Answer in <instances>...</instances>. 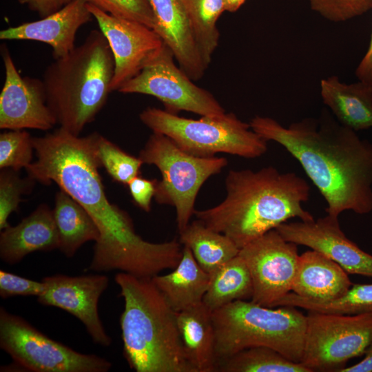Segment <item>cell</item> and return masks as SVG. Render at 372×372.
I'll list each match as a JSON object with an SVG mask.
<instances>
[{"instance_id":"6da1fadb","label":"cell","mask_w":372,"mask_h":372,"mask_svg":"<svg viewBox=\"0 0 372 372\" xmlns=\"http://www.w3.org/2000/svg\"><path fill=\"white\" fill-rule=\"evenodd\" d=\"M98 135L94 132L81 137L60 127L43 136L32 137L37 159L25 168L28 176L45 185L56 183L93 219L99 238L94 246L91 270H118L152 278L174 268L180 258L178 242L143 240L136 233L129 214L109 201L99 172Z\"/></svg>"},{"instance_id":"7a4b0ae2","label":"cell","mask_w":372,"mask_h":372,"mask_svg":"<svg viewBox=\"0 0 372 372\" xmlns=\"http://www.w3.org/2000/svg\"><path fill=\"white\" fill-rule=\"evenodd\" d=\"M251 129L282 145L295 158L325 200L327 214L372 211V143L339 124L318 125L307 119L284 127L276 120L253 118Z\"/></svg>"},{"instance_id":"3957f363","label":"cell","mask_w":372,"mask_h":372,"mask_svg":"<svg viewBox=\"0 0 372 372\" xmlns=\"http://www.w3.org/2000/svg\"><path fill=\"white\" fill-rule=\"evenodd\" d=\"M227 195L218 205L195 210L198 220L228 236L240 249L293 218L314 220L302 203L310 196L307 182L294 172L268 166L258 171L230 170Z\"/></svg>"},{"instance_id":"277c9868","label":"cell","mask_w":372,"mask_h":372,"mask_svg":"<svg viewBox=\"0 0 372 372\" xmlns=\"http://www.w3.org/2000/svg\"><path fill=\"white\" fill-rule=\"evenodd\" d=\"M123 355L136 372H198L185 351L176 312L152 278L119 272Z\"/></svg>"},{"instance_id":"5b68a950","label":"cell","mask_w":372,"mask_h":372,"mask_svg":"<svg viewBox=\"0 0 372 372\" xmlns=\"http://www.w3.org/2000/svg\"><path fill=\"white\" fill-rule=\"evenodd\" d=\"M114 72L110 45L96 30L47 66L42 79L47 104L61 127L79 136L105 105Z\"/></svg>"},{"instance_id":"8992f818","label":"cell","mask_w":372,"mask_h":372,"mask_svg":"<svg viewBox=\"0 0 372 372\" xmlns=\"http://www.w3.org/2000/svg\"><path fill=\"white\" fill-rule=\"evenodd\" d=\"M278 307L236 300L212 311L216 363L255 346L272 348L300 363L307 317L297 307Z\"/></svg>"},{"instance_id":"52a82bcc","label":"cell","mask_w":372,"mask_h":372,"mask_svg":"<svg viewBox=\"0 0 372 372\" xmlns=\"http://www.w3.org/2000/svg\"><path fill=\"white\" fill-rule=\"evenodd\" d=\"M139 118L153 132L167 136L181 149L194 156L211 157L227 153L256 158L267 151V141L233 113L192 119L149 107L141 112Z\"/></svg>"},{"instance_id":"ba28073f","label":"cell","mask_w":372,"mask_h":372,"mask_svg":"<svg viewBox=\"0 0 372 372\" xmlns=\"http://www.w3.org/2000/svg\"><path fill=\"white\" fill-rule=\"evenodd\" d=\"M143 163L154 165L160 170L161 180L156 183L155 200L176 209L179 233L189 225L194 215L198 193L211 176L227 165L225 157H201L189 154L167 136L153 132L141 150Z\"/></svg>"},{"instance_id":"9c48e42d","label":"cell","mask_w":372,"mask_h":372,"mask_svg":"<svg viewBox=\"0 0 372 372\" xmlns=\"http://www.w3.org/2000/svg\"><path fill=\"white\" fill-rule=\"evenodd\" d=\"M300 363L311 372H340L364 355L372 342V313L346 315L308 311Z\"/></svg>"},{"instance_id":"30bf717a","label":"cell","mask_w":372,"mask_h":372,"mask_svg":"<svg viewBox=\"0 0 372 372\" xmlns=\"http://www.w3.org/2000/svg\"><path fill=\"white\" fill-rule=\"evenodd\" d=\"M0 347L21 368L34 372H107L112 363L50 339L20 316L0 309Z\"/></svg>"},{"instance_id":"8fae6325","label":"cell","mask_w":372,"mask_h":372,"mask_svg":"<svg viewBox=\"0 0 372 372\" xmlns=\"http://www.w3.org/2000/svg\"><path fill=\"white\" fill-rule=\"evenodd\" d=\"M174 56L164 43L158 53L118 92L143 94L156 97L165 110L177 114L191 112L201 116L219 117L226 114L217 99L207 90L197 86L174 63Z\"/></svg>"},{"instance_id":"7c38bea8","label":"cell","mask_w":372,"mask_h":372,"mask_svg":"<svg viewBox=\"0 0 372 372\" xmlns=\"http://www.w3.org/2000/svg\"><path fill=\"white\" fill-rule=\"evenodd\" d=\"M238 255L251 277L252 302L274 307L291 291L300 255L297 245L285 240L276 229L241 248Z\"/></svg>"},{"instance_id":"4fadbf2b","label":"cell","mask_w":372,"mask_h":372,"mask_svg":"<svg viewBox=\"0 0 372 372\" xmlns=\"http://www.w3.org/2000/svg\"><path fill=\"white\" fill-rule=\"evenodd\" d=\"M88 8L107 41L114 59L111 92L136 76L158 53L164 42L153 29L110 14L88 2Z\"/></svg>"},{"instance_id":"5bb4252c","label":"cell","mask_w":372,"mask_h":372,"mask_svg":"<svg viewBox=\"0 0 372 372\" xmlns=\"http://www.w3.org/2000/svg\"><path fill=\"white\" fill-rule=\"evenodd\" d=\"M1 52L6 77L0 94V128L52 129L57 121L47 104L43 80L22 77L6 45Z\"/></svg>"},{"instance_id":"9a60e30c","label":"cell","mask_w":372,"mask_h":372,"mask_svg":"<svg viewBox=\"0 0 372 372\" xmlns=\"http://www.w3.org/2000/svg\"><path fill=\"white\" fill-rule=\"evenodd\" d=\"M42 280L45 289L37 297L39 303L66 311L83 324L94 343L104 347L110 345L112 339L106 333L98 312L99 300L108 287L107 276L57 274Z\"/></svg>"},{"instance_id":"2e32d148","label":"cell","mask_w":372,"mask_h":372,"mask_svg":"<svg viewBox=\"0 0 372 372\" xmlns=\"http://www.w3.org/2000/svg\"><path fill=\"white\" fill-rule=\"evenodd\" d=\"M276 229L287 241L322 254L348 273L372 278V255L345 236L338 217L327 214L316 220L284 223Z\"/></svg>"},{"instance_id":"e0dca14e","label":"cell","mask_w":372,"mask_h":372,"mask_svg":"<svg viewBox=\"0 0 372 372\" xmlns=\"http://www.w3.org/2000/svg\"><path fill=\"white\" fill-rule=\"evenodd\" d=\"M88 0H72L58 11L35 21L0 31L1 40H30L48 44L54 59L63 57L76 46L79 29L93 17Z\"/></svg>"},{"instance_id":"ac0fdd59","label":"cell","mask_w":372,"mask_h":372,"mask_svg":"<svg viewBox=\"0 0 372 372\" xmlns=\"http://www.w3.org/2000/svg\"><path fill=\"white\" fill-rule=\"evenodd\" d=\"M154 12V31L172 51L180 68L192 81L207 70L202 61L181 0H149Z\"/></svg>"},{"instance_id":"d6986e66","label":"cell","mask_w":372,"mask_h":372,"mask_svg":"<svg viewBox=\"0 0 372 372\" xmlns=\"http://www.w3.org/2000/svg\"><path fill=\"white\" fill-rule=\"evenodd\" d=\"M59 244L52 209L43 204L18 225L1 230L0 258L12 265L34 251L59 249Z\"/></svg>"},{"instance_id":"ffe728a7","label":"cell","mask_w":372,"mask_h":372,"mask_svg":"<svg viewBox=\"0 0 372 372\" xmlns=\"http://www.w3.org/2000/svg\"><path fill=\"white\" fill-rule=\"evenodd\" d=\"M352 285L340 265L312 249L299 256L291 292L305 298L328 301L342 296Z\"/></svg>"},{"instance_id":"44dd1931","label":"cell","mask_w":372,"mask_h":372,"mask_svg":"<svg viewBox=\"0 0 372 372\" xmlns=\"http://www.w3.org/2000/svg\"><path fill=\"white\" fill-rule=\"evenodd\" d=\"M320 94L342 125L355 132L372 127V83L347 84L332 76L320 81Z\"/></svg>"},{"instance_id":"7402d4cb","label":"cell","mask_w":372,"mask_h":372,"mask_svg":"<svg viewBox=\"0 0 372 372\" xmlns=\"http://www.w3.org/2000/svg\"><path fill=\"white\" fill-rule=\"evenodd\" d=\"M152 280L176 312L203 302L210 274L202 269L191 249L183 245L181 259L172 271L156 275Z\"/></svg>"},{"instance_id":"603a6c76","label":"cell","mask_w":372,"mask_h":372,"mask_svg":"<svg viewBox=\"0 0 372 372\" xmlns=\"http://www.w3.org/2000/svg\"><path fill=\"white\" fill-rule=\"evenodd\" d=\"M185 351L198 372H215V331L212 311L203 302L176 312Z\"/></svg>"},{"instance_id":"cb8c5ba5","label":"cell","mask_w":372,"mask_h":372,"mask_svg":"<svg viewBox=\"0 0 372 372\" xmlns=\"http://www.w3.org/2000/svg\"><path fill=\"white\" fill-rule=\"evenodd\" d=\"M52 212L59 236V249L68 258L85 242L99 239V229L90 214L61 189L56 194Z\"/></svg>"},{"instance_id":"d4e9b609","label":"cell","mask_w":372,"mask_h":372,"mask_svg":"<svg viewBox=\"0 0 372 372\" xmlns=\"http://www.w3.org/2000/svg\"><path fill=\"white\" fill-rule=\"evenodd\" d=\"M179 234V241L189 247L198 265L209 274L238 256L240 251L228 236L198 219L189 223Z\"/></svg>"},{"instance_id":"484cf974","label":"cell","mask_w":372,"mask_h":372,"mask_svg":"<svg viewBox=\"0 0 372 372\" xmlns=\"http://www.w3.org/2000/svg\"><path fill=\"white\" fill-rule=\"evenodd\" d=\"M252 295L253 284L249 269L238 255L210 274L203 302L214 311L236 300H251Z\"/></svg>"},{"instance_id":"4316f807","label":"cell","mask_w":372,"mask_h":372,"mask_svg":"<svg viewBox=\"0 0 372 372\" xmlns=\"http://www.w3.org/2000/svg\"><path fill=\"white\" fill-rule=\"evenodd\" d=\"M206 68L218 45L220 33L216 23L225 10L224 0H181Z\"/></svg>"},{"instance_id":"83f0119b","label":"cell","mask_w":372,"mask_h":372,"mask_svg":"<svg viewBox=\"0 0 372 372\" xmlns=\"http://www.w3.org/2000/svg\"><path fill=\"white\" fill-rule=\"evenodd\" d=\"M215 372H311L300 362L265 346L242 349L217 362Z\"/></svg>"},{"instance_id":"f1b7e54d","label":"cell","mask_w":372,"mask_h":372,"mask_svg":"<svg viewBox=\"0 0 372 372\" xmlns=\"http://www.w3.org/2000/svg\"><path fill=\"white\" fill-rule=\"evenodd\" d=\"M281 306L335 314L372 313V284H353L342 296L328 301L305 298L291 291L278 300L274 307Z\"/></svg>"},{"instance_id":"f546056e","label":"cell","mask_w":372,"mask_h":372,"mask_svg":"<svg viewBox=\"0 0 372 372\" xmlns=\"http://www.w3.org/2000/svg\"><path fill=\"white\" fill-rule=\"evenodd\" d=\"M96 154L100 166L103 167L113 180L127 185L138 176L143 164L139 157H135L103 136L98 135Z\"/></svg>"},{"instance_id":"4dcf8cb0","label":"cell","mask_w":372,"mask_h":372,"mask_svg":"<svg viewBox=\"0 0 372 372\" xmlns=\"http://www.w3.org/2000/svg\"><path fill=\"white\" fill-rule=\"evenodd\" d=\"M32 137L25 130H10L0 134V168L19 172L32 163Z\"/></svg>"},{"instance_id":"1f68e13d","label":"cell","mask_w":372,"mask_h":372,"mask_svg":"<svg viewBox=\"0 0 372 372\" xmlns=\"http://www.w3.org/2000/svg\"><path fill=\"white\" fill-rule=\"evenodd\" d=\"M34 180L28 176L21 178L18 172L1 169L0 173V229L10 226L8 219L17 210L21 196L30 192Z\"/></svg>"},{"instance_id":"d6a6232c","label":"cell","mask_w":372,"mask_h":372,"mask_svg":"<svg viewBox=\"0 0 372 372\" xmlns=\"http://www.w3.org/2000/svg\"><path fill=\"white\" fill-rule=\"evenodd\" d=\"M115 17L141 23L154 30L155 17L149 0H88Z\"/></svg>"},{"instance_id":"836d02e7","label":"cell","mask_w":372,"mask_h":372,"mask_svg":"<svg viewBox=\"0 0 372 372\" xmlns=\"http://www.w3.org/2000/svg\"><path fill=\"white\" fill-rule=\"evenodd\" d=\"M311 8L334 22L347 21L372 8V0H309Z\"/></svg>"},{"instance_id":"e575fe53","label":"cell","mask_w":372,"mask_h":372,"mask_svg":"<svg viewBox=\"0 0 372 372\" xmlns=\"http://www.w3.org/2000/svg\"><path fill=\"white\" fill-rule=\"evenodd\" d=\"M45 289L42 280L38 282L20 276L0 271V296L6 299L16 296H36L39 297Z\"/></svg>"},{"instance_id":"d590c367","label":"cell","mask_w":372,"mask_h":372,"mask_svg":"<svg viewBox=\"0 0 372 372\" xmlns=\"http://www.w3.org/2000/svg\"><path fill=\"white\" fill-rule=\"evenodd\" d=\"M156 180H149L141 176L132 179L127 186L135 204L146 212L151 210V203L154 197Z\"/></svg>"},{"instance_id":"8d00e7d4","label":"cell","mask_w":372,"mask_h":372,"mask_svg":"<svg viewBox=\"0 0 372 372\" xmlns=\"http://www.w3.org/2000/svg\"><path fill=\"white\" fill-rule=\"evenodd\" d=\"M25 4L32 11L38 13L41 18L45 17L63 8L65 0H17Z\"/></svg>"},{"instance_id":"74e56055","label":"cell","mask_w":372,"mask_h":372,"mask_svg":"<svg viewBox=\"0 0 372 372\" xmlns=\"http://www.w3.org/2000/svg\"><path fill=\"white\" fill-rule=\"evenodd\" d=\"M359 81L372 83V34L367 51L356 68Z\"/></svg>"},{"instance_id":"f35d334b","label":"cell","mask_w":372,"mask_h":372,"mask_svg":"<svg viewBox=\"0 0 372 372\" xmlns=\"http://www.w3.org/2000/svg\"><path fill=\"white\" fill-rule=\"evenodd\" d=\"M340 372H372V342L361 361L354 365L346 366Z\"/></svg>"},{"instance_id":"ab89813d","label":"cell","mask_w":372,"mask_h":372,"mask_svg":"<svg viewBox=\"0 0 372 372\" xmlns=\"http://www.w3.org/2000/svg\"><path fill=\"white\" fill-rule=\"evenodd\" d=\"M246 0H224L226 11L234 12L237 11Z\"/></svg>"},{"instance_id":"60d3db41","label":"cell","mask_w":372,"mask_h":372,"mask_svg":"<svg viewBox=\"0 0 372 372\" xmlns=\"http://www.w3.org/2000/svg\"><path fill=\"white\" fill-rule=\"evenodd\" d=\"M70 1H72V0H65V3L67 4V3H69Z\"/></svg>"}]
</instances>
